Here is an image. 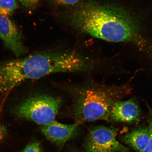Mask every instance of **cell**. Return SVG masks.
Segmentation results:
<instances>
[{
  "label": "cell",
  "instance_id": "obj_4",
  "mask_svg": "<svg viewBox=\"0 0 152 152\" xmlns=\"http://www.w3.org/2000/svg\"><path fill=\"white\" fill-rule=\"evenodd\" d=\"M118 130L115 128L98 126L89 133L86 143L89 152H128L127 148L118 141Z\"/></svg>",
  "mask_w": 152,
  "mask_h": 152
},
{
  "label": "cell",
  "instance_id": "obj_8",
  "mask_svg": "<svg viewBox=\"0 0 152 152\" xmlns=\"http://www.w3.org/2000/svg\"><path fill=\"white\" fill-rule=\"evenodd\" d=\"M149 139L148 128L142 127L132 130L124 137V141L127 145L138 152H144Z\"/></svg>",
  "mask_w": 152,
  "mask_h": 152
},
{
  "label": "cell",
  "instance_id": "obj_13",
  "mask_svg": "<svg viewBox=\"0 0 152 152\" xmlns=\"http://www.w3.org/2000/svg\"><path fill=\"white\" fill-rule=\"evenodd\" d=\"M56 4L61 5H71L76 4L80 0H52Z\"/></svg>",
  "mask_w": 152,
  "mask_h": 152
},
{
  "label": "cell",
  "instance_id": "obj_5",
  "mask_svg": "<svg viewBox=\"0 0 152 152\" xmlns=\"http://www.w3.org/2000/svg\"><path fill=\"white\" fill-rule=\"evenodd\" d=\"M0 38L17 57L27 52L22 42L21 33L14 23L7 16H0Z\"/></svg>",
  "mask_w": 152,
  "mask_h": 152
},
{
  "label": "cell",
  "instance_id": "obj_9",
  "mask_svg": "<svg viewBox=\"0 0 152 152\" xmlns=\"http://www.w3.org/2000/svg\"><path fill=\"white\" fill-rule=\"evenodd\" d=\"M18 7L16 0H0V16H10Z\"/></svg>",
  "mask_w": 152,
  "mask_h": 152
},
{
  "label": "cell",
  "instance_id": "obj_12",
  "mask_svg": "<svg viewBox=\"0 0 152 152\" xmlns=\"http://www.w3.org/2000/svg\"><path fill=\"white\" fill-rule=\"evenodd\" d=\"M20 3L29 10L33 9L37 5L39 0H20Z\"/></svg>",
  "mask_w": 152,
  "mask_h": 152
},
{
  "label": "cell",
  "instance_id": "obj_14",
  "mask_svg": "<svg viewBox=\"0 0 152 152\" xmlns=\"http://www.w3.org/2000/svg\"><path fill=\"white\" fill-rule=\"evenodd\" d=\"M6 134L5 129L2 125L0 123V142L4 138Z\"/></svg>",
  "mask_w": 152,
  "mask_h": 152
},
{
  "label": "cell",
  "instance_id": "obj_11",
  "mask_svg": "<svg viewBox=\"0 0 152 152\" xmlns=\"http://www.w3.org/2000/svg\"><path fill=\"white\" fill-rule=\"evenodd\" d=\"M22 152H42L40 144L37 141L30 142Z\"/></svg>",
  "mask_w": 152,
  "mask_h": 152
},
{
  "label": "cell",
  "instance_id": "obj_10",
  "mask_svg": "<svg viewBox=\"0 0 152 152\" xmlns=\"http://www.w3.org/2000/svg\"><path fill=\"white\" fill-rule=\"evenodd\" d=\"M148 126L149 134V139L147 147L144 152H152V109L149 107Z\"/></svg>",
  "mask_w": 152,
  "mask_h": 152
},
{
  "label": "cell",
  "instance_id": "obj_1",
  "mask_svg": "<svg viewBox=\"0 0 152 152\" xmlns=\"http://www.w3.org/2000/svg\"><path fill=\"white\" fill-rule=\"evenodd\" d=\"M70 18L82 33L106 41H133L137 37L136 20L128 11L116 5L87 1L76 7Z\"/></svg>",
  "mask_w": 152,
  "mask_h": 152
},
{
  "label": "cell",
  "instance_id": "obj_3",
  "mask_svg": "<svg viewBox=\"0 0 152 152\" xmlns=\"http://www.w3.org/2000/svg\"><path fill=\"white\" fill-rule=\"evenodd\" d=\"M62 101L59 96L36 94L15 106L13 113L19 118L28 120L43 126L55 121L61 107Z\"/></svg>",
  "mask_w": 152,
  "mask_h": 152
},
{
  "label": "cell",
  "instance_id": "obj_6",
  "mask_svg": "<svg viewBox=\"0 0 152 152\" xmlns=\"http://www.w3.org/2000/svg\"><path fill=\"white\" fill-rule=\"evenodd\" d=\"M141 111L135 101L133 99L119 101L114 105L109 121L132 123L138 121Z\"/></svg>",
  "mask_w": 152,
  "mask_h": 152
},
{
  "label": "cell",
  "instance_id": "obj_7",
  "mask_svg": "<svg viewBox=\"0 0 152 152\" xmlns=\"http://www.w3.org/2000/svg\"><path fill=\"white\" fill-rule=\"evenodd\" d=\"M79 123L67 125L54 121L41 126V131L45 137L58 145H62L69 140L76 132Z\"/></svg>",
  "mask_w": 152,
  "mask_h": 152
},
{
  "label": "cell",
  "instance_id": "obj_2",
  "mask_svg": "<svg viewBox=\"0 0 152 152\" xmlns=\"http://www.w3.org/2000/svg\"><path fill=\"white\" fill-rule=\"evenodd\" d=\"M130 83L129 80L115 86L90 82L73 86L69 90L71 115L79 124L99 120L109 121L114 105L132 92Z\"/></svg>",
  "mask_w": 152,
  "mask_h": 152
}]
</instances>
